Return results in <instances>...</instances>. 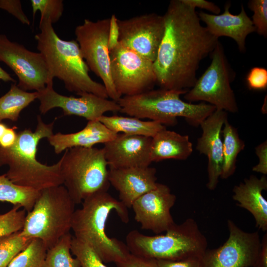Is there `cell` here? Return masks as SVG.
Here are the masks:
<instances>
[{"mask_svg": "<svg viewBox=\"0 0 267 267\" xmlns=\"http://www.w3.org/2000/svg\"><path fill=\"white\" fill-rule=\"evenodd\" d=\"M165 31L153 62L157 84L167 89L189 90L201 61L210 55L218 39L203 26L195 11L182 0H172L163 15Z\"/></svg>", "mask_w": 267, "mask_h": 267, "instance_id": "obj_1", "label": "cell"}, {"mask_svg": "<svg viewBox=\"0 0 267 267\" xmlns=\"http://www.w3.org/2000/svg\"><path fill=\"white\" fill-rule=\"evenodd\" d=\"M34 132L25 129L17 133L14 144L7 148L0 146V167L7 165L6 176L14 183L38 191L63 185L61 159L55 164L47 165L39 162L36 153L40 141L53 134L54 124L44 122L37 116Z\"/></svg>", "mask_w": 267, "mask_h": 267, "instance_id": "obj_2", "label": "cell"}, {"mask_svg": "<svg viewBox=\"0 0 267 267\" xmlns=\"http://www.w3.org/2000/svg\"><path fill=\"white\" fill-rule=\"evenodd\" d=\"M81 208L73 215L71 229L74 237L91 248L104 263L121 261L130 253L126 244L110 238L105 227L111 212H116L121 221L129 222L128 208L107 191H99L87 197Z\"/></svg>", "mask_w": 267, "mask_h": 267, "instance_id": "obj_3", "label": "cell"}, {"mask_svg": "<svg viewBox=\"0 0 267 267\" xmlns=\"http://www.w3.org/2000/svg\"><path fill=\"white\" fill-rule=\"evenodd\" d=\"M39 29L35 36L37 48L46 64L50 78H58L67 90L78 95L88 92L108 98L104 85L89 76L77 42L60 39L47 18H40Z\"/></svg>", "mask_w": 267, "mask_h": 267, "instance_id": "obj_4", "label": "cell"}, {"mask_svg": "<svg viewBox=\"0 0 267 267\" xmlns=\"http://www.w3.org/2000/svg\"><path fill=\"white\" fill-rule=\"evenodd\" d=\"M188 90L160 88L132 95L123 96L117 102L120 112L138 119H149L163 125L174 126L178 117H183L189 125L199 126L215 110V106L201 102L184 101L180 96Z\"/></svg>", "mask_w": 267, "mask_h": 267, "instance_id": "obj_5", "label": "cell"}, {"mask_svg": "<svg viewBox=\"0 0 267 267\" xmlns=\"http://www.w3.org/2000/svg\"><path fill=\"white\" fill-rule=\"evenodd\" d=\"M126 242L132 254L174 261L202 258L208 245L206 237L192 218L179 224L175 223L165 234L150 236L133 230L127 234Z\"/></svg>", "mask_w": 267, "mask_h": 267, "instance_id": "obj_6", "label": "cell"}, {"mask_svg": "<svg viewBox=\"0 0 267 267\" xmlns=\"http://www.w3.org/2000/svg\"><path fill=\"white\" fill-rule=\"evenodd\" d=\"M75 203L63 185L40 191L32 209L27 212L21 235L38 238L47 250L70 232Z\"/></svg>", "mask_w": 267, "mask_h": 267, "instance_id": "obj_7", "label": "cell"}, {"mask_svg": "<svg viewBox=\"0 0 267 267\" xmlns=\"http://www.w3.org/2000/svg\"><path fill=\"white\" fill-rule=\"evenodd\" d=\"M60 159L63 185L76 204L94 192L108 191L110 184L103 148L73 147L65 150Z\"/></svg>", "mask_w": 267, "mask_h": 267, "instance_id": "obj_8", "label": "cell"}, {"mask_svg": "<svg viewBox=\"0 0 267 267\" xmlns=\"http://www.w3.org/2000/svg\"><path fill=\"white\" fill-rule=\"evenodd\" d=\"M211 62L194 86L184 94L188 102L202 101L216 109L235 113L238 106L231 83L235 72L231 68L222 44L218 41L211 53Z\"/></svg>", "mask_w": 267, "mask_h": 267, "instance_id": "obj_9", "label": "cell"}, {"mask_svg": "<svg viewBox=\"0 0 267 267\" xmlns=\"http://www.w3.org/2000/svg\"><path fill=\"white\" fill-rule=\"evenodd\" d=\"M110 18L93 21L86 19L75 29L76 41L89 69L100 78L108 97L118 102L122 97L116 91L110 71L108 36Z\"/></svg>", "mask_w": 267, "mask_h": 267, "instance_id": "obj_10", "label": "cell"}, {"mask_svg": "<svg viewBox=\"0 0 267 267\" xmlns=\"http://www.w3.org/2000/svg\"><path fill=\"white\" fill-rule=\"evenodd\" d=\"M112 80L121 96H132L151 90L157 84L153 62L119 43L109 51Z\"/></svg>", "mask_w": 267, "mask_h": 267, "instance_id": "obj_11", "label": "cell"}, {"mask_svg": "<svg viewBox=\"0 0 267 267\" xmlns=\"http://www.w3.org/2000/svg\"><path fill=\"white\" fill-rule=\"evenodd\" d=\"M0 61L14 72L18 79V87L24 91H41L53 79L40 52L28 50L2 34H0Z\"/></svg>", "mask_w": 267, "mask_h": 267, "instance_id": "obj_12", "label": "cell"}, {"mask_svg": "<svg viewBox=\"0 0 267 267\" xmlns=\"http://www.w3.org/2000/svg\"><path fill=\"white\" fill-rule=\"evenodd\" d=\"M227 226V239L219 247L206 250L203 267H254L261 247L258 232L244 231L230 220Z\"/></svg>", "mask_w": 267, "mask_h": 267, "instance_id": "obj_13", "label": "cell"}, {"mask_svg": "<svg viewBox=\"0 0 267 267\" xmlns=\"http://www.w3.org/2000/svg\"><path fill=\"white\" fill-rule=\"evenodd\" d=\"M37 93L39 110L42 114L57 107L62 109L64 116H78L92 121L98 120L107 112L120 110L117 102L91 93H83L79 97L60 94L53 89V79L50 80L45 88Z\"/></svg>", "mask_w": 267, "mask_h": 267, "instance_id": "obj_14", "label": "cell"}, {"mask_svg": "<svg viewBox=\"0 0 267 267\" xmlns=\"http://www.w3.org/2000/svg\"><path fill=\"white\" fill-rule=\"evenodd\" d=\"M118 24L119 43L154 62L164 33L163 15L146 13L118 19Z\"/></svg>", "mask_w": 267, "mask_h": 267, "instance_id": "obj_15", "label": "cell"}, {"mask_svg": "<svg viewBox=\"0 0 267 267\" xmlns=\"http://www.w3.org/2000/svg\"><path fill=\"white\" fill-rule=\"evenodd\" d=\"M176 196L166 184L157 183L156 187L144 193L133 203L134 219L142 229L159 234L176 223L171 214Z\"/></svg>", "mask_w": 267, "mask_h": 267, "instance_id": "obj_16", "label": "cell"}, {"mask_svg": "<svg viewBox=\"0 0 267 267\" xmlns=\"http://www.w3.org/2000/svg\"><path fill=\"white\" fill-rule=\"evenodd\" d=\"M227 120V113L217 110L200 124L202 133L197 139L196 149L200 154L206 155L208 180L207 187L214 190L220 178L223 163L222 131L224 122Z\"/></svg>", "mask_w": 267, "mask_h": 267, "instance_id": "obj_17", "label": "cell"}, {"mask_svg": "<svg viewBox=\"0 0 267 267\" xmlns=\"http://www.w3.org/2000/svg\"><path fill=\"white\" fill-rule=\"evenodd\" d=\"M152 137L117 134L104 143V156L109 168L149 167Z\"/></svg>", "mask_w": 267, "mask_h": 267, "instance_id": "obj_18", "label": "cell"}, {"mask_svg": "<svg viewBox=\"0 0 267 267\" xmlns=\"http://www.w3.org/2000/svg\"><path fill=\"white\" fill-rule=\"evenodd\" d=\"M156 170L153 167L109 168L108 180L119 192L120 201L128 208L140 196L157 184Z\"/></svg>", "mask_w": 267, "mask_h": 267, "instance_id": "obj_19", "label": "cell"}, {"mask_svg": "<svg viewBox=\"0 0 267 267\" xmlns=\"http://www.w3.org/2000/svg\"><path fill=\"white\" fill-rule=\"evenodd\" d=\"M230 2H227L224 6V11L221 14H209L203 11L198 15L203 22L210 33L219 39L222 36L228 37L236 43L240 52L246 50V39L248 35L256 32L251 18L247 14L243 5L241 11L236 15L230 13Z\"/></svg>", "mask_w": 267, "mask_h": 267, "instance_id": "obj_20", "label": "cell"}, {"mask_svg": "<svg viewBox=\"0 0 267 267\" xmlns=\"http://www.w3.org/2000/svg\"><path fill=\"white\" fill-rule=\"evenodd\" d=\"M267 189V178L251 175L233 188V199L237 205L248 211L253 216L256 226L264 231L267 230V201L262 194Z\"/></svg>", "mask_w": 267, "mask_h": 267, "instance_id": "obj_21", "label": "cell"}, {"mask_svg": "<svg viewBox=\"0 0 267 267\" xmlns=\"http://www.w3.org/2000/svg\"><path fill=\"white\" fill-rule=\"evenodd\" d=\"M98 120L88 121L81 131L70 134L57 133L48 137L47 140L53 147L54 152L59 154L73 147H91L98 143H105L117 135Z\"/></svg>", "mask_w": 267, "mask_h": 267, "instance_id": "obj_22", "label": "cell"}, {"mask_svg": "<svg viewBox=\"0 0 267 267\" xmlns=\"http://www.w3.org/2000/svg\"><path fill=\"white\" fill-rule=\"evenodd\" d=\"M193 151L188 135L164 129L152 138L150 160L159 162L166 159L184 160Z\"/></svg>", "mask_w": 267, "mask_h": 267, "instance_id": "obj_23", "label": "cell"}, {"mask_svg": "<svg viewBox=\"0 0 267 267\" xmlns=\"http://www.w3.org/2000/svg\"><path fill=\"white\" fill-rule=\"evenodd\" d=\"M98 120L116 134L122 133L132 135L152 138L159 132L166 129L165 126L158 122L142 121L133 117L103 115Z\"/></svg>", "mask_w": 267, "mask_h": 267, "instance_id": "obj_24", "label": "cell"}, {"mask_svg": "<svg viewBox=\"0 0 267 267\" xmlns=\"http://www.w3.org/2000/svg\"><path fill=\"white\" fill-rule=\"evenodd\" d=\"M223 163L220 178L226 179L235 172L237 157L245 146L239 135L237 129L227 120L222 129Z\"/></svg>", "mask_w": 267, "mask_h": 267, "instance_id": "obj_25", "label": "cell"}, {"mask_svg": "<svg viewBox=\"0 0 267 267\" xmlns=\"http://www.w3.org/2000/svg\"><path fill=\"white\" fill-rule=\"evenodd\" d=\"M37 91L28 92L19 88L15 83L0 97V122L5 119L18 120L21 112L37 99Z\"/></svg>", "mask_w": 267, "mask_h": 267, "instance_id": "obj_26", "label": "cell"}, {"mask_svg": "<svg viewBox=\"0 0 267 267\" xmlns=\"http://www.w3.org/2000/svg\"><path fill=\"white\" fill-rule=\"evenodd\" d=\"M40 191L14 183L5 174L0 175V201L20 205L28 212L32 209Z\"/></svg>", "mask_w": 267, "mask_h": 267, "instance_id": "obj_27", "label": "cell"}, {"mask_svg": "<svg viewBox=\"0 0 267 267\" xmlns=\"http://www.w3.org/2000/svg\"><path fill=\"white\" fill-rule=\"evenodd\" d=\"M72 238L69 232L48 249L43 267H81L78 260L71 254Z\"/></svg>", "mask_w": 267, "mask_h": 267, "instance_id": "obj_28", "label": "cell"}, {"mask_svg": "<svg viewBox=\"0 0 267 267\" xmlns=\"http://www.w3.org/2000/svg\"><path fill=\"white\" fill-rule=\"evenodd\" d=\"M46 251L47 249L41 240L33 238L7 267H43Z\"/></svg>", "mask_w": 267, "mask_h": 267, "instance_id": "obj_29", "label": "cell"}, {"mask_svg": "<svg viewBox=\"0 0 267 267\" xmlns=\"http://www.w3.org/2000/svg\"><path fill=\"white\" fill-rule=\"evenodd\" d=\"M31 240L21 235L20 231L0 237V267H7Z\"/></svg>", "mask_w": 267, "mask_h": 267, "instance_id": "obj_30", "label": "cell"}, {"mask_svg": "<svg viewBox=\"0 0 267 267\" xmlns=\"http://www.w3.org/2000/svg\"><path fill=\"white\" fill-rule=\"evenodd\" d=\"M20 205H13L8 212L0 214V237L21 231L24 225L26 211L19 210Z\"/></svg>", "mask_w": 267, "mask_h": 267, "instance_id": "obj_31", "label": "cell"}, {"mask_svg": "<svg viewBox=\"0 0 267 267\" xmlns=\"http://www.w3.org/2000/svg\"><path fill=\"white\" fill-rule=\"evenodd\" d=\"M71 251L79 261L81 267H108L91 248L74 236Z\"/></svg>", "mask_w": 267, "mask_h": 267, "instance_id": "obj_32", "label": "cell"}, {"mask_svg": "<svg viewBox=\"0 0 267 267\" xmlns=\"http://www.w3.org/2000/svg\"><path fill=\"white\" fill-rule=\"evenodd\" d=\"M30 2L33 17L39 11L40 18H47L53 24L57 22L62 15L64 10L62 0H31Z\"/></svg>", "mask_w": 267, "mask_h": 267, "instance_id": "obj_33", "label": "cell"}, {"mask_svg": "<svg viewBox=\"0 0 267 267\" xmlns=\"http://www.w3.org/2000/svg\"><path fill=\"white\" fill-rule=\"evenodd\" d=\"M248 8L253 11L251 20L256 32L265 38L267 37V0H250Z\"/></svg>", "mask_w": 267, "mask_h": 267, "instance_id": "obj_34", "label": "cell"}, {"mask_svg": "<svg viewBox=\"0 0 267 267\" xmlns=\"http://www.w3.org/2000/svg\"><path fill=\"white\" fill-rule=\"evenodd\" d=\"M246 81L250 89H266L267 88V70L259 67L251 68L247 75Z\"/></svg>", "mask_w": 267, "mask_h": 267, "instance_id": "obj_35", "label": "cell"}, {"mask_svg": "<svg viewBox=\"0 0 267 267\" xmlns=\"http://www.w3.org/2000/svg\"><path fill=\"white\" fill-rule=\"evenodd\" d=\"M117 267H159L156 259L129 253L121 261L116 263Z\"/></svg>", "mask_w": 267, "mask_h": 267, "instance_id": "obj_36", "label": "cell"}, {"mask_svg": "<svg viewBox=\"0 0 267 267\" xmlns=\"http://www.w3.org/2000/svg\"><path fill=\"white\" fill-rule=\"evenodd\" d=\"M0 8L7 11L21 23L30 25V21L22 9L20 0H0Z\"/></svg>", "mask_w": 267, "mask_h": 267, "instance_id": "obj_37", "label": "cell"}, {"mask_svg": "<svg viewBox=\"0 0 267 267\" xmlns=\"http://www.w3.org/2000/svg\"><path fill=\"white\" fill-rule=\"evenodd\" d=\"M159 267H203L202 258H189L180 261L158 260Z\"/></svg>", "mask_w": 267, "mask_h": 267, "instance_id": "obj_38", "label": "cell"}, {"mask_svg": "<svg viewBox=\"0 0 267 267\" xmlns=\"http://www.w3.org/2000/svg\"><path fill=\"white\" fill-rule=\"evenodd\" d=\"M256 154L259 158V163L253 167L254 172L267 174V141H264L256 146L255 148Z\"/></svg>", "mask_w": 267, "mask_h": 267, "instance_id": "obj_39", "label": "cell"}, {"mask_svg": "<svg viewBox=\"0 0 267 267\" xmlns=\"http://www.w3.org/2000/svg\"><path fill=\"white\" fill-rule=\"evenodd\" d=\"M110 18V25L108 36L109 50L114 48L118 44L119 39V29L118 18L115 14L112 15Z\"/></svg>", "mask_w": 267, "mask_h": 267, "instance_id": "obj_40", "label": "cell"}, {"mask_svg": "<svg viewBox=\"0 0 267 267\" xmlns=\"http://www.w3.org/2000/svg\"><path fill=\"white\" fill-rule=\"evenodd\" d=\"M188 6L196 8V7L207 10L213 14H219L221 12L220 8L214 3L205 0H182Z\"/></svg>", "mask_w": 267, "mask_h": 267, "instance_id": "obj_41", "label": "cell"}, {"mask_svg": "<svg viewBox=\"0 0 267 267\" xmlns=\"http://www.w3.org/2000/svg\"><path fill=\"white\" fill-rule=\"evenodd\" d=\"M253 267H267V233L261 240V247Z\"/></svg>", "mask_w": 267, "mask_h": 267, "instance_id": "obj_42", "label": "cell"}, {"mask_svg": "<svg viewBox=\"0 0 267 267\" xmlns=\"http://www.w3.org/2000/svg\"><path fill=\"white\" fill-rule=\"evenodd\" d=\"M16 127L7 128L3 136L0 139V146L7 148L12 146L15 143L17 134L15 132Z\"/></svg>", "mask_w": 267, "mask_h": 267, "instance_id": "obj_43", "label": "cell"}, {"mask_svg": "<svg viewBox=\"0 0 267 267\" xmlns=\"http://www.w3.org/2000/svg\"><path fill=\"white\" fill-rule=\"evenodd\" d=\"M0 80L5 82H11L16 83V80L13 79L7 72L0 67Z\"/></svg>", "mask_w": 267, "mask_h": 267, "instance_id": "obj_44", "label": "cell"}, {"mask_svg": "<svg viewBox=\"0 0 267 267\" xmlns=\"http://www.w3.org/2000/svg\"><path fill=\"white\" fill-rule=\"evenodd\" d=\"M7 128L8 127L6 124L2 122H0V139L4 134Z\"/></svg>", "mask_w": 267, "mask_h": 267, "instance_id": "obj_45", "label": "cell"}]
</instances>
